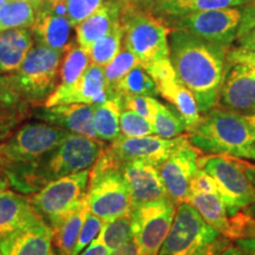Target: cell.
<instances>
[{
  "mask_svg": "<svg viewBox=\"0 0 255 255\" xmlns=\"http://www.w3.org/2000/svg\"><path fill=\"white\" fill-rule=\"evenodd\" d=\"M122 111L121 97H113L104 103L95 105L94 130L96 138L113 142L121 136L120 115Z\"/></svg>",
  "mask_w": 255,
  "mask_h": 255,
  "instance_id": "obj_28",
  "label": "cell"
},
{
  "mask_svg": "<svg viewBox=\"0 0 255 255\" xmlns=\"http://www.w3.org/2000/svg\"><path fill=\"white\" fill-rule=\"evenodd\" d=\"M235 157H240V158H250L255 161V142L253 144L247 146V148L242 149V150L239 151V154L235 156Z\"/></svg>",
  "mask_w": 255,
  "mask_h": 255,
  "instance_id": "obj_50",
  "label": "cell"
},
{
  "mask_svg": "<svg viewBox=\"0 0 255 255\" xmlns=\"http://www.w3.org/2000/svg\"><path fill=\"white\" fill-rule=\"evenodd\" d=\"M238 47L248 51H255V27L244 36L238 38Z\"/></svg>",
  "mask_w": 255,
  "mask_h": 255,
  "instance_id": "obj_47",
  "label": "cell"
},
{
  "mask_svg": "<svg viewBox=\"0 0 255 255\" xmlns=\"http://www.w3.org/2000/svg\"><path fill=\"white\" fill-rule=\"evenodd\" d=\"M225 237L232 240L255 238V218L246 214L245 212H239L231 216Z\"/></svg>",
  "mask_w": 255,
  "mask_h": 255,
  "instance_id": "obj_38",
  "label": "cell"
},
{
  "mask_svg": "<svg viewBox=\"0 0 255 255\" xmlns=\"http://www.w3.org/2000/svg\"><path fill=\"white\" fill-rule=\"evenodd\" d=\"M246 117H247L248 122L251 123V126L255 129V111H254V113H252V114L246 115Z\"/></svg>",
  "mask_w": 255,
  "mask_h": 255,
  "instance_id": "obj_53",
  "label": "cell"
},
{
  "mask_svg": "<svg viewBox=\"0 0 255 255\" xmlns=\"http://www.w3.org/2000/svg\"><path fill=\"white\" fill-rule=\"evenodd\" d=\"M199 158L200 150L188 139L159 165L162 181L174 203L186 202L191 180L199 170Z\"/></svg>",
  "mask_w": 255,
  "mask_h": 255,
  "instance_id": "obj_15",
  "label": "cell"
},
{
  "mask_svg": "<svg viewBox=\"0 0 255 255\" xmlns=\"http://www.w3.org/2000/svg\"><path fill=\"white\" fill-rule=\"evenodd\" d=\"M71 27L68 17L51 13L43 5L37 11L32 31L37 38L38 44L64 52L68 46Z\"/></svg>",
  "mask_w": 255,
  "mask_h": 255,
  "instance_id": "obj_23",
  "label": "cell"
},
{
  "mask_svg": "<svg viewBox=\"0 0 255 255\" xmlns=\"http://www.w3.org/2000/svg\"><path fill=\"white\" fill-rule=\"evenodd\" d=\"M104 148L101 141L92 137L69 132L58 145L50 151L38 173L46 182L66 175L90 169Z\"/></svg>",
  "mask_w": 255,
  "mask_h": 255,
  "instance_id": "obj_7",
  "label": "cell"
},
{
  "mask_svg": "<svg viewBox=\"0 0 255 255\" xmlns=\"http://www.w3.org/2000/svg\"><path fill=\"white\" fill-rule=\"evenodd\" d=\"M220 235L190 203L182 202L157 255H194Z\"/></svg>",
  "mask_w": 255,
  "mask_h": 255,
  "instance_id": "obj_9",
  "label": "cell"
},
{
  "mask_svg": "<svg viewBox=\"0 0 255 255\" xmlns=\"http://www.w3.org/2000/svg\"><path fill=\"white\" fill-rule=\"evenodd\" d=\"M7 1H8V0H0V7H1V6L4 4H6Z\"/></svg>",
  "mask_w": 255,
  "mask_h": 255,
  "instance_id": "obj_55",
  "label": "cell"
},
{
  "mask_svg": "<svg viewBox=\"0 0 255 255\" xmlns=\"http://www.w3.org/2000/svg\"><path fill=\"white\" fill-rule=\"evenodd\" d=\"M187 141L188 137L183 135L170 139L162 138L157 135L144 137L120 136L113 141V144L107 150L119 165L128 161H144L159 168L175 149Z\"/></svg>",
  "mask_w": 255,
  "mask_h": 255,
  "instance_id": "obj_13",
  "label": "cell"
},
{
  "mask_svg": "<svg viewBox=\"0 0 255 255\" xmlns=\"http://www.w3.org/2000/svg\"><path fill=\"white\" fill-rule=\"evenodd\" d=\"M252 0H156L151 13L159 19L227 7H241Z\"/></svg>",
  "mask_w": 255,
  "mask_h": 255,
  "instance_id": "obj_24",
  "label": "cell"
},
{
  "mask_svg": "<svg viewBox=\"0 0 255 255\" xmlns=\"http://www.w3.org/2000/svg\"><path fill=\"white\" fill-rule=\"evenodd\" d=\"M4 187H5V182L1 180V177H0V189H2Z\"/></svg>",
  "mask_w": 255,
  "mask_h": 255,
  "instance_id": "obj_54",
  "label": "cell"
},
{
  "mask_svg": "<svg viewBox=\"0 0 255 255\" xmlns=\"http://www.w3.org/2000/svg\"><path fill=\"white\" fill-rule=\"evenodd\" d=\"M110 250L107 246H104L101 241H98L97 239H95L89 246L78 255H109Z\"/></svg>",
  "mask_w": 255,
  "mask_h": 255,
  "instance_id": "obj_46",
  "label": "cell"
},
{
  "mask_svg": "<svg viewBox=\"0 0 255 255\" xmlns=\"http://www.w3.org/2000/svg\"><path fill=\"white\" fill-rule=\"evenodd\" d=\"M199 168L214 178L229 218L255 203V187L232 156H203L199 158Z\"/></svg>",
  "mask_w": 255,
  "mask_h": 255,
  "instance_id": "obj_5",
  "label": "cell"
},
{
  "mask_svg": "<svg viewBox=\"0 0 255 255\" xmlns=\"http://www.w3.org/2000/svg\"><path fill=\"white\" fill-rule=\"evenodd\" d=\"M229 245H231L229 239L223 237V235L222 237L220 235V237L216 238L214 241L206 245L205 247L201 248V250L199 252H196L194 255H220L229 246Z\"/></svg>",
  "mask_w": 255,
  "mask_h": 255,
  "instance_id": "obj_44",
  "label": "cell"
},
{
  "mask_svg": "<svg viewBox=\"0 0 255 255\" xmlns=\"http://www.w3.org/2000/svg\"><path fill=\"white\" fill-rule=\"evenodd\" d=\"M242 9L227 7L163 19L169 30H180L202 39L231 46L238 38Z\"/></svg>",
  "mask_w": 255,
  "mask_h": 255,
  "instance_id": "obj_8",
  "label": "cell"
},
{
  "mask_svg": "<svg viewBox=\"0 0 255 255\" xmlns=\"http://www.w3.org/2000/svg\"><path fill=\"white\" fill-rule=\"evenodd\" d=\"M121 6V11L151 12L156 0H115Z\"/></svg>",
  "mask_w": 255,
  "mask_h": 255,
  "instance_id": "obj_43",
  "label": "cell"
},
{
  "mask_svg": "<svg viewBox=\"0 0 255 255\" xmlns=\"http://www.w3.org/2000/svg\"><path fill=\"white\" fill-rule=\"evenodd\" d=\"M220 255H246L238 246H233L231 244Z\"/></svg>",
  "mask_w": 255,
  "mask_h": 255,
  "instance_id": "obj_51",
  "label": "cell"
},
{
  "mask_svg": "<svg viewBox=\"0 0 255 255\" xmlns=\"http://www.w3.org/2000/svg\"><path fill=\"white\" fill-rule=\"evenodd\" d=\"M50 255H59V254L58 253H55V252H51Z\"/></svg>",
  "mask_w": 255,
  "mask_h": 255,
  "instance_id": "obj_57",
  "label": "cell"
},
{
  "mask_svg": "<svg viewBox=\"0 0 255 255\" xmlns=\"http://www.w3.org/2000/svg\"><path fill=\"white\" fill-rule=\"evenodd\" d=\"M90 169L50 181L31 199L38 215L56 225L85 197L90 181Z\"/></svg>",
  "mask_w": 255,
  "mask_h": 255,
  "instance_id": "obj_6",
  "label": "cell"
},
{
  "mask_svg": "<svg viewBox=\"0 0 255 255\" xmlns=\"http://www.w3.org/2000/svg\"><path fill=\"white\" fill-rule=\"evenodd\" d=\"M158 95L154 79L142 65H136L127 73L111 92L110 98L121 96H150Z\"/></svg>",
  "mask_w": 255,
  "mask_h": 255,
  "instance_id": "obj_29",
  "label": "cell"
},
{
  "mask_svg": "<svg viewBox=\"0 0 255 255\" xmlns=\"http://www.w3.org/2000/svg\"><path fill=\"white\" fill-rule=\"evenodd\" d=\"M189 191H197V193H219L216 183L205 169L199 168L196 174L194 175L190 182Z\"/></svg>",
  "mask_w": 255,
  "mask_h": 255,
  "instance_id": "obj_41",
  "label": "cell"
},
{
  "mask_svg": "<svg viewBox=\"0 0 255 255\" xmlns=\"http://www.w3.org/2000/svg\"><path fill=\"white\" fill-rule=\"evenodd\" d=\"M123 27L122 24L116 25L107 36L96 41L88 51L90 62L102 68L107 66L122 50Z\"/></svg>",
  "mask_w": 255,
  "mask_h": 255,
  "instance_id": "obj_33",
  "label": "cell"
},
{
  "mask_svg": "<svg viewBox=\"0 0 255 255\" xmlns=\"http://www.w3.org/2000/svg\"><path fill=\"white\" fill-rule=\"evenodd\" d=\"M138 60L136 57L127 50L126 47L120 51V53L111 62L104 66V75L105 81H107V89L108 94H109V98L113 92L114 88L116 84L122 79L128 72L136 65H138Z\"/></svg>",
  "mask_w": 255,
  "mask_h": 255,
  "instance_id": "obj_35",
  "label": "cell"
},
{
  "mask_svg": "<svg viewBox=\"0 0 255 255\" xmlns=\"http://www.w3.org/2000/svg\"><path fill=\"white\" fill-rule=\"evenodd\" d=\"M121 6L115 0H105L97 11L76 26L77 43L89 51L96 41L107 36L113 28L121 23Z\"/></svg>",
  "mask_w": 255,
  "mask_h": 255,
  "instance_id": "obj_21",
  "label": "cell"
},
{
  "mask_svg": "<svg viewBox=\"0 0 255 255\" xmlns=\"http://www.w3.org/2000/svg\"><path fill=\"white\" fill-rule=\"evenodd\" d=\"M109 255H141V254H139L138 247H137L136 242L131 240L130 242H128V244L123 245V246H121L120 248H117V250L111 251Z\"/></svg>",
  "mask_w": 255,
  "mask_h": 255,
  "instance_id": "obj_48",
  "label": "cell"
},
{
  "mask_svg": "<svg viewBox=\"0 0 255 255\" xmlns=\"http://www.w3.org/2000/svg\"><path fill=\"white\" fill-rule=\"evenodd\" d=\"M186 202L190 203L207 223L225 237L229 225V216L219 193L189 191Z\"/></svg>",
  "mask_w": 255,
  "mask_h": 255,
  "instance_id": "obj_27",
  "label": "cell"
},
{
  "mask_svg": "<svg viewBox=\"0 0 255 255\" xmlns=\"http://www.w3.org/2000/svg\"><path fill=\"white\" fill-rule=\"evenodd\" d=\"M232 158L234 159L235 163H237L239 167H240L242 170L245 171V174H246L247 177L250 178L252 184H253V186L255 187V164L251 163V162L244 161V159H241L240 157H235V156H232ZM242 212H245L246 214L255 218V203H253V205H251V206H248L247 208L242 210Z\"/></svg>",
  "mask_w": 255,
  "mask_h": 255,
  "instance_id": "obj_45",
  "label": "cell"
},
{
  "mask_svg": "<svg viewBox=\"0 0 255 255\" xmlns=\"http://www.w3.org/2000/svg\"><path fill=\"white\" fill-rule=\"evenodd\" d=\"M105 0H66L68 19L72 27H76L84 19L97 11Z\"/></svg>",
  "mask_w": 255,
  "mask_h": 255,
  "instance_id": "obj_39",
  "label": "cell"
},
{
  "mask_svg": "<svg viewBox=\"0 0 255 255\" xmlns=\"http://www.w3.org/2000/svg\"><path fill=\"white\" fill-rule=\"evenodd\" d=\"M52 241V228L38 218L0 239V255H50Z\"/></svg>",
  "mask_w": 255,
  "mask_h": 255,
  "instance_id": "obj_19",
  "label": "cell"
},
{
  "mask_svg": "<svg viewBox=\"0 0 255 255\" xmlns=\"http://www.w3.org/2000/svg\"><path fill=\"white\" fill-rule=\"evenodd\" d=\"M237 246L246 255H255V238L239 239Z\"/></svg>",
  "mask_w": 255,
  "mask_h": 255,
  "instance_id": "obj_49",
  "label": "cell"
},
{
  "mask_svg": "<svg viewBox=\"0 0 255 255\" xmlns=\"http://www.w3.org/2000/svg\"><path fill=\"white\" fill-rule=\"evenodd\" d=\"M157 87L158 95L165 98L182 117L187 131L193 129L201 120V113L191 91L178 78L170 59H163L145 69Z\"/></svg>",
  "mask_w": 255,
  "mask_h": 255,
  "instance_id": "obj_14",
  "label": "cell"
},
{
  "mask_svg": "<svg viewBox=\"0 0 255 255\" xmlns=\"http://www.w3.org/2000/svg\"><path fill=\"white\" fill-rule=\"evenodd\" d=\"M49 1H52V2H58V1H66V0H49Z\"/></svg>",
  "mask_w": 255,
  "mask_h": 255,
  "instance_id": "obj_56",
  "label": "cell"
},
{
  "mask_svg": "<svg viewBox=\"0 0 255 255\" xmlns=\"http://www.w3.org/2000/svg\"><path fill=\"white\" fill-rule=\"evenodd\" d=\"M188 139L200 151L237 156L239 151L255 142V129L246 115L226 108H213L189 130Z\"/></svg>",
  "mask_w": 255,
  "mask_h": 255,
  "instance_id": "obj_2",
  "label": "cell"
},
{
  "mask_svg": "<svg viewBox=\"0 0 255 255\" xmlns=\"http://www.w3.org/2000/svg\"><path fill=\"white\" fill-rule=\"evenodd\" d=\"M120 130L124 137H144L155 133L150 121L128 109L121 111Z\"/></svg>",
  "mask_w": 255,
  "mask_h": 255,
  "instance_id": "obj_36",
  "label": "cell"
},
{
  "mask_svg": "<svg viewBox=\"0 0 255 255\" xmlns=\"http://www.w3.org/2000/svg\"><path fill=\"white\" fill-rule=\"evenodd\" d=\"M85 200L89 212L104 222L131 214L129 189L120 165L107 150H103L92 168Z\"/></svg>",
  "mask_w": 255,
  "mask_h": 255,
  "instance_id": "obj_3",
  "label": "cell"
},
{
  "mask_svg": "<svg viewBox=\"0 0 255 255\" xmlns=\"http://www.w3.org/2000/svg\"><path fill=\"white\" fill-rule=\"evenodd\" d=\"M32 34L26 28L0 32V72L14 71L32 49Z\"/></svg>",
  "mask_w": 255,
  "mask_h": 255,
  "instance_id": "obj_25",
  "label": "cell"
},
{
  "mask_svg": "<svg viewBox=\"0 0 255 255\" xmlns=\"http://www.w3.org/2000/svg\"><path fill=\"white\" fill-rule=\"evenodd\" d=\"M226 69L219 101L223 108L237 113L255 111V69L244 64H229Z\"/></svg>",
  "mask_w": 255,
  "mask_h": 255,
  "instance_id": "obj_18",
  "label": "cell"
},
{
  "mask_svg": "<svg viewBox=\"0 0 255 255\" xmlns=\"http://www.w3.org/2000/svg\"><path fill=\"white\" fill-rule=\"evenodd\" d=\"M176 208L170 197L144 203L131 210L133 241L141 255H157L171 225Z\"/></svg>",
  "mask_w": 255,
  "mask_h": 255,
  "instance_id": "obj_10",
  "label": "cell"
},
{
  "mask_svg": "<svg viewBox=\"0 0 255 255\" xmlns=\"http://www.w3.org/2000/svg\"><path fill=\"white\" fill-rule=\"evenodd\" d=\"M95 105L72 103L46 108L38 115V119L53 126L64 128L70 132L96 138L94 130Z\"/></svg>",
  "mask_w": 255,
  "mask_h": 255,
  "instance_id": "obj_20",
  "label": "cell"
},
{
  "mask_svg": "<svg viewBox=\"0 0 255 255\" xmlns=\"http://www.w3.org/2000/svg\"><path fill=\"white\" fill-rule=\"evenodd\" d=\"M69 132V130L53 124H27L0 148V152L13 162L36 161L52 151Z\"/></svg>",
  "mask_w": 255,
  "mask_h": 255,
  "instance_id": "obj_11",
  "label": "cell"
},
{
  "mask_svg": "<svg viewBox=\"0 0 255 255\" xmlns=\"http://www.w3.org/2000/svg\"><path fill=\"white\" fill-rule=\"evenodd\" d=\"M251 4H255V0H252V2Z\"/></svg>",
  "mask_w": 255,
  "mask_h": 255,
  "instance_id": "obj_58",
  "label": "cell"
},
{
  "mask_svg": "<svg viewBox=\"0 0 255 255\" xmlns=\"http://www.w3.org/2000/svg\"><path fill=\"white\" fill-rule=\"evenodd\" d=\"M87 212L88 205L84 197L75 208L70 210L68 214L51 227L53 241L59 255H72Z\"/></svg>",
  "mask_w": 255,
  "mask_h": 255,
  "instance_id": "obj_26",
  "label": "cell"
},
{
  "mask_svg": "<svg viewBox=\"0 0 255 255\" xmlns=\"http://www.w3.org/2000/svg\"><path fill=\"white\" fill-rule=\"evenodd\" d=\"M96 239L109 248L110 251L117 250L123 245L133 240L130 215L104 222L100 234Z\"/></svg>",
  "mask_w": 255,
  "mask_h": 255,
  "instance_id": "obj_34",
  "label": "cell"
},
{
  "mask_svg": "<svg viewBox=\"0 0 255 255\" xmlns=\"http://www.w3.org/2000/svg\"><path fill=\"white\" fill-rule=\"evenodd\" d=\"M109 100L104 68L90 64L75 84L68 88H57L47 98L45 107L59 104L82 103L97 105Z\"/></svg>",
  "mask_w": 255,
  "mask_h": 255,
  "instance_id": "obj_17",
  "label": "cell"
},
{
  "mask_svg": "<svg viewBox=\"0 0 255 255\" xmlns=\"http://www.w3.org/2000/svg\"><path fill=\"white\" fill-rule=\"evenodd\" d=\"M229 46L202 39L188 32H169V59L178 78L195 97L201 114L219 102Z\"/></svg>",
  "mask_w": 255,
  "mask_h": 255,
  "instance_id": "obj_1",
  "label": "cell"
},
{
  "mask_svg": "<svg viewBox=\"0 0 255 255\" xmlns=\"http://www.w3.org/2000/svg\"><path fill=\"white\" fill-rule=\"evenodd\" d=\"M151 123L154 127L155 135L162 138H175L187 131L186 123L177 111L159 103L155 98L152 102Z\"/></svg>",
  "mask_w": 255,
  "mask_h": 255,
  "instance_id": "obj_30",
  "label": "cell"
},
{
  "mask_svg": "<svg viewBox=\"0 0 255 255\" xmlns=\"http://www.w3.org/2000/svg\"><path fill=\"white\" fill-rule=\"evenodd\" d=\"M64 52H65V57H64L62 70H60L59 88H68L75 84L90 65V57H89L88 51L78 44H69Z\"/></svg>",
  "mask_w": 255,
  "mask_h": 255,
  "instance_id": "obj_32",
  "label": "cell"
},
{
  "mask_svg": "<svg viewBox=\"0 0 255 255\" xmlns=\"http://www.w3.org/2000/svg\"><path fill=\"white\" fill-rule=\"evenodd\" d=\"M63 51L38 44L32 46L18 69V84L28 95L43 97L53 90Z\"/></svg>",
  "mask_w": 255,
  "mask_h": 255,
  "instance_id": "obj_12",
  "label": "cell"
},
{
  "mask_svg": "<svg viewBox=\"0 0 255 255\" xmlns=\"http://www.w3.org/2000/svg\"><path fill=\"white\" fill-rule=\"evenodd\" d=\"M41 218L30 201L11 190L0 189V239Z\"/></svg>",
  "mask_w": 255,
  "mask_h": 255,
  "instance_id": "obj_22",
  "label": "cell"
},
{
  "mask_svg": "<svg viewBox=\"0 0 255 255\" xmlns=\"http://www.w3.org/2000/svg\"><path fill=\"white\" fill-rule=\"evenodd\" d=\"M27 1L30 2L32 6H33L34 9H36V12H37L38 9H39L41 6H43V4L46 1V0H27Z\"/></svg>",
  "mask_w": 255,
  "mask_h": 255,
  "instance_id": "obj_52",
  "label": "cell"
},
{
  "mask_svg": "<svg viewBox=\"0 0 255 255\" xmlns=\"http://www.w3.org/2000/svg\"><path fill=\"white\" fill-rule=\"evenodd\" d=\"M120 170L129 189L132 208L169 197L156 165L144 161H128L120 164Z\"/></svg>",
  "mask_w": 255,
  "mask_h": 255,
  "instance_id": "obj_16",
  "label": "cell"
},
{
  "mask_svg": "<svg viewBox=\"0 0 255 255\" xmlns=\"http://www.w3.org/2000/svg\"><path fill=\"white\" fill-rule=\"evenodd\" d=\"M123 44L139 65L146 69L169 58V32L163 21L151 12L124 11L121 14Z\"/></svg>",
  "mask_w": 255,
  "mask_h": 255,
  "instance_id": "obj_4",
  "label": "cell"
},
{
  "mask_svg": "<svg viewBox=\"0 0 255 255\" xmlns=\"http://www.w3.org/2000/svg\"><path fill=\"white\" fill-rule=\"evenodd\" d=\"M103 225H104L103 220L98 218V216L94 215L92 213H90L88 210L87 214H85V219H84V222H83L81 232H79L77 244H76L75 250L72 252V255L81 254L82 252L84 251L85 248H87L89 245H90L91 242L98 237V234H100Z\"/></svg>",
  "mask_w": 255,
  "mask_h": 255,
  "instance_id": "obj_37",
  "label": "cell"
},
{
  "mask_svg": "<svg viewBox=\"0 0 255 255\" xmlns=\"http://www.w3.org/2000/svg\"><path fill=\"white\" fill-rule=\"evenodd\" d=\"M227 63L229 64H244L255 69V51H248L244 49L229 50L227 55Z\"/></svg>",
  "mask_w": 255,
  "mask_h": 255,
  "instance_id": "obj_42",
  "label": "cell"
},
{
  "mask_svg": "<svg viewBox=\"0 0 255 255\" xmlns=\"http://www.w3.org/2000/svg\"><path fill=\"white\" fill-rule=\"evenodd\" d=\"M152 102H154V97H150V96H121L122 109L131 110L150 122Z\"/></svg>",
  "mask_w": 255,
  "mask_h": 255,
  "instance_id": "obj_40",
  "label": "cell"
},
{
  "mask_svg": "<svg viewBox=\"0 0 255 255\" xmlns=\"http://www.w3.org/2000/svg\"><path fill=\"white\" fill-rule=\"evenodd\" d=\"M34 20L36 9L27 0H8L0 7V32L32 27Z\"/></svg>",
  "mask_w": 255,
  "mask_h": 255,
  "instance_id": "obj_31",
  "label": "cell"
}]
</instances>
